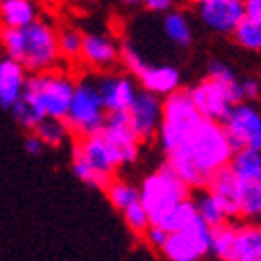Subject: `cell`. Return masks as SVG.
I'll list each match as a JSON object with an SVG mask.
<instances>
[{"label":"cell","mask_w":261,"mask_h":261,"mask_svg":"<svg viewBox=\"0 0 261 261\" xmlns=\"http://www.w3.org/2000/svg\"><path fill=\"white\" fill-rule=\"evenodd\" d=\"M234 146L220 121L203 119L190 138L167 153V165L188 188H205L217 169L230 165Z\"/></svg>","instance_id":"obj_1"},{"label":"cell","mask_w":261,"mask_h":261,"mask_svg":"<svg viewBox=\"0 0 261 261\" xmlns=\"http://www.w3.org/2000/svg\"><path fill=\"white\" fill-rule=\"evenodd\" d=\"M0 46L9 59L34 73L53 69L61 57L57 30L46 19H36L23 28H0Z\"/></svg>","instance_id":"obj_2"},{"label":"cell","mask_w":261,"mask_h":261,"mask_svg":"<svg viewBox=\"0 0 261 261\" xmlns=\"http://www.w3.org/2000/svg\"><path fill=\"white\" fill-rule=\"evenodd\" d=\"M203 121L201 113L194 107L188 90H176L165 96L163 100V113H161V125H159V144L165 150V155L173 148L184 144L190 134L199 127Z\"/></svg>","instance_id":"obj_3"},{"label":"cell","mask_w":261,"mask_h":261,"mask_svg":"<svg viewBox=\"0 0 261 261\" xmlns=\"http://www.w3.org/2000/svg\"><path fill=\"white\" fill-rule=\"evenodd\" d=\"M75 82L61 71H38L28 77V86L23 96L36 107L42 117H57L65 119L67 109L73 96Z\"/></svg>","instance_id":"obj_4"},{"label":"cell","mask_w":261,"mask_h":261,"mask_svg":"<svg viewBox=\"0 0 261 261\" xmlns=\"http://www.w3.org/2000/svg\"><path fill=\"white\" fill-rule=\"evenodd\" d=\"M211 253L220 261H261V226L249 220L211 228Z\"/></svg>","instance_id":"obj_5"},{"label":"cell","mask_w":261,"mask_h":261,"mask_svg":"<svg viewBox=\"0 0 261 261\" xmlns=\"http://www.w3.org/2000/svg\"><path fill=\"white\" fill-rule=\"evenodd\" d=\"M138 192H140L142 207L150 215V222L157 224L173 205L188 199L190 188L178 178V173L165 163L157 171L148 173L142 180Z\"/></svg>","instance_id":"obj_6"},{"label":"cell","mask_w":261,"mask_h":261,"mask_svg":"<svg viewBox=\"0 0 261 261\" xmlns=\"http://www.w3.org/2000/svg\"><path fill=\"white\" fill-rule=\"evenodd\" d=\"M105 119H107V111L96 90V84L88 80L77 82L73 88L67 115H65V123H67L69 132L75 134L77 138L90 136L94 132H100Z\"/></svg>","instance_id":"obj_7"},{"label":"cell","mask_w":261,"mask_h":261,"mask_svg":"<svg viewBox=\"0 0 261 261\" xmlns=\"http://www.w3.org/2000/svg\"><path fill=\"white\" fill-rule=\"evenodd\" d=\"M159 253L165 261H203L211 253V228L197 215L182 230L167 232Z\"/></svg>","instance_id":"obj_8"},{"label":"cell","mask_w":261,"mask_h":261,"mask_svg":"<svg viewBox=\"0 0 261 261\" xmlns=\"http://www.w3.org/2000/svg\"><path fill=\"white\" fill-rule=\"evenodd\" d=\"M226 134L234 146L238 148H255L261 150V111L253 102H236L230 113L222 121Z\"/></svg>","instance_id":"obj_9"},{"label":"cell","mask_w":261,"mask_h":261,"mask_svg":"<svg viewBox=\"0 0 261 261\" xmlns=\"http://www.w3.org/2000/svg\"><path fill=\"white\" fill-rule=\"evenodd\" d=\"M188 94L197 107V111L201 113L203 119H211V121H224V117L230 113V109L238 102L236 100V86H224L220 82L213 80H203L197 86L188 88Z\"/></svg>","instance_id":"obj_10"},{"label":"cell","mask_w":261,"mask_h":261,"mask_svg":"<svg viewBox=\"0 0 261 261\" xmlns=\"http://www.w3.org/2000/svg\"><path fill=\"white\" fill-rule=\"evenodd\" d=\"M102 136L107 138L109 146L113 148L119 165L134 163L140 155V140L129 125L127 113H107V119L100 127Z\"/></svg>","instance_id":"obj_11"},{"label":"cell","mask_w":261,"mask_h":261,"mask_svg":"<svg viewBox=\"0 0 261 261\" xmlns=\"http://www.w3.org/2000/svg\"><path fill=\"white\" fill-rule=\"evenodd\" d=\"M125 113H127L129 125H132L134 134L138 136L140 142H148L157 138L159 125H161V113H163L161 96L146 90H138L134 102L129 105Z\"/></svg>","instance_id":"obj_12"},{"label":"cell","mask_w":261,"mask_h":261,"mask_svg":"<svg viewBox=\"0 0 261 261\" xmlns=\"http://www.w3.org/2000/svg\"><path fill=\"white\" fill-rule=\"evenodd\" d=\"M245 0H209L205 5H199V19L209 32L226 36L236 30L245 17Z\"/></svg>","instance_id":"obj_13"},{"label":"cell","mask_w":261,"mask_h":261,"mask_svg":"<svg viewBox=\"0 0 261 261\" xmlns=\"http://www.w3.org/2000/svg\"><path fill=\"white\" fill-rule=\"evenodd\" d=\"M94 84L107 113L127 111L138 94V86L134 77H129L125 73H102Z\"/></svg>","instance_id":"obj_14"},{"label":"cell","mask_w":261,"mask_h":261,"mask_svg":"<svg viewBox=\"0 0 261 261\" xmlns=\"http://www.w3.org/2000/svg\"><path fill=\"white\" fill-rule=\"evenodd\" d=\"M73 159L84 161L86 165H90L92 169L100 171L102 176H109V178H111L113 171L119 167L113 148L109 146L102 132H94L90 136H82L80 142L73 146Z\"/></svg>","instance_id":"obj_15"},{"label":"cell","mask_w":261,"mask_h":261,"mask_svg":"<svg viewBox=\"0 0 261 261\" xmlns=\"http://www.w3.org/2000/svg\"><path fill=\"white\" fill-rule=\"evenodd\" d=\"M119 44L107 34H88L84 36L80 59L92 69L107 71L119 61Z\"/></svg>","instance_id":"obj_16"},{"label":"cell","mask_w":261,"mask_h":261,"mask_svg":"<svg viewBox=\"0 0 261 261\" xmlns=\"http://www.w3.org/2000/svg\"><path fill=\"white\" fill-rule=\"evenodd\" d=\"M28 69L21 63L5 57L0 61V107L11 109L25 92Z\"/></svg>","instance_id":"obj_17"},{"label":"cell","mask_w":261,"mask_h":261,"mask_svg":"<svg viewBox=\"0 0 261 261\" xmlns=\"http://www.w3.org/2000/svg\"><path fill=\"white\" fill-rule=\"evenodd\" d=\"M205 190L211 192L213 197L222 203L228 217H238V180L228 165L217 169L207 180Z\"/></svg>","instance_id":"obj_18"},{"label":"cell","mask_w":261,"mask_h":261,"mask_svg":"<svg viewBox=\"0 0 261 261\" xmlns=\"http://www.w3.org/2000/svg\"><path fill=\"white\" fill-rule=\"evenodd\" d=\"M142 90L153 92L157 96H167L180 88V71L171 65H146L144 71L138 75Z\"/></svg>","instance_id":"obj_19"},{"label":"cell","mask_w":261,"mask_h":261,"mask_svg":"<svg viewBox=\"0 0 261 261\" xmlns=\"http://www.w3.org/2000/svg\"><path fill=\"white\" fill-rule=\"evenodd\" d=\"M232 36L241 48L251 53L261 50V0H249L245 17L236 25Z\"/></svg>","instance_id":"obj_20"},{"label":"cell","mask_w":261,"mask_h":261,"mask_svg":"<svg viewBox=\"0 0 261 261\" xmlns=\"http://www.w3.org/2000/svg\"><path fill=\"white\" fill-rule=\"evenodd\" d=\"M36 19V0H0V25L3 28H23Z\"/></svg>","instance_id":"obj_21"},{"label":"cell","mask_w":261,"mask_h":261,"mask_svg":"<svg viewBox=\"0 0 261 261\" xmlns=\"http://www.w3.org/2000/svg\"><path fill=\"white\" fill-rule=\"evenodd\" d=\"M238 217L261 220V180H238Z\"/></svg>","instance_id":"obj_22"},{"label":"cell","mask_w":261,"mask_h":261,"mask_svg":"<svg viewBox=\"0 0 261 261\" xmlns=\"http://www.w3.org/2000/svg\"><path fill=\"white\" fill-rule=\"evenodd\" d=\"M163 32L167 36V40L171 44H176L180 48H186L192 44V25H190V19L182 13V11H176L171 9L165 13L163 17Z\"/></svg>","instance_id":"obj_23"},{"label":"cell","mask_w":261,"mask_h":261,"mask_svg":"<svg viewBox=\"0 0 261 261\" xmlns=\"http://www.w3.org/2000/svg\"><path fill=\"white\" fill-rule=\"evenodd\" d=\"M238 180H261V150L238 148L228 165Z\"/></svg>","instance_id":"obj_24"},{"label":"cell","mask_w":261,"mask_h":261,"mask_svg":"<svg viewBox=\"0 0 261 261\" xmlns=\"http://www.w3.org/2000/svg\"><path fill=\"white\" fill-rule=\"evenodd\" d=\"M194 201V209H197V215L201 217V220L209 226V228H215V226H222L226 224L230 217L226 213V209L222 207V203L217 201L211 192H201L197 199H192Z\"/></svg>","instance_id":"obj_25"},{"label":"cell","mask_w":261,"mask_h":261,"mask_svg":"<svg viewBox=\"0 0 261 261\" xmlns=\"http://www.w3.org/2000/svg\"><path fill=\"white\" fill-rule=\"evenodd\" d=\"M194 217H197V209H194V201L188 197V199L180 201L178 205H173L157 222V226H161L165 232H176V230H182L184 226H188Z\"/></svg>","instance_id":"obj_26"},{"label":"cell","mask_w":261,"mask_h":261,"mask_svg":"<svg viewBox=\"0 0 261 261\" xmlns=\"http://www.w3.org/2000/svg\"><path fill=\"white\" fill-rule=\"evenodd\" d=\"M34 134L42 140L44 146H61L69 136V127L65 123V119H57V117H44L40 119L38 125L34 127Z\"/></svg>","instance_id":"obj_27"},{"label":"cell","mask_w":261,"mask_h":261,"mask_svg":"<svg viewBox=\"0 0 261 261\" xmlns=\"http://www.w3.org/2000/svg\"><path fill=\"white\" fill-rule=\"evenodd\" d=\"M107 199L111 201V205L119 211H123L127 205H132L136 201H140V192L134 184L123 182V180H111L105 188Z\"/></svg>","instance_id":"obj_28"},{"label":"cell","mask_w":261,"mask_h":261,"mask_svg":"<svg viewBox=\"0 0 261 261\" xmlns=\"http://www.w3.org/2000/svg\"><path fill=\"white\" fill-rule=\"evenodd\" d=\"M57 42H59V53L65 59H80L82 55V44H84V34L75 28H67L63 32H57Z\"/></svg>","instance_id":"obj_29"},{"label":"cell","mask_w":261,"mask_h":261,"mask_svg":"<svg viewBox=\"0 0 261 261\" xmlns=\"http://www.w3.org/2000/svg\"><path fill=\"white\" fill-rule=\"evenodd\" d=\"M121 213H123L125 226L132 230L136 236H142V234L146 232V228L153 224V222H150V215L146 213V209L142 207L140 201H136V203H132V205H127Z\"/></svg>","instance_id":"obj_30"},{"label":"cell","mask_w":261,"mask_h":261,"mask_svg":"<svg viewBox=\"0 0 261 261\" xmlns=\"http://www.w3.org/2000/svg\"><path fill=\"white\" fill-rule=\"evenodd\" d=\"M73 173L75 176L84 182V184H88V186H92V188H107V184L111 182V178L109 176H102L100 171H96V169H92L90 165H86L84 161H77V159H73Z\"/></svg>","instance_id":"obj_31"},{"label":"cell","mask_w":261,"mask_h":261,"mask_svg":"<svg viewBox=\"0 0 261 261\" xmlns=\"http://www.w3.org/2000/svg\"><path fill=\"white\" fill-rule=\"evenodd\" d=\"M207 77L213 80V82H220L224 86H230V88H234L236 82H238L234 69L230 67V65H226L224 61H211L209 67H207Z\"/></svg>","instance_id":"obj_32"},{"label":"cell","mask_w":261,"mask_h":261,"mask_svg":"<svg viewBox=\"0 0 261 261\" xmlns=\"http://www.w3.org/2000/svg\"><path fill=\"white\" fill-rule=\"evenodd\" d=\"M261 96V82L255 77H245L236 82V100L238 102H253Z\"/></svg>","instance_id":"obj_33"},{"label":"cell","mask_w":261,"mask_h":261,"mask_svg":"<svg viewBox=\"0 0 261 261\" xmlns=\"http://www.w3.org/2000/svg\"><path fill=\"white\" fill-rule=\"evenodd\" d=\"M119 59L123 61V65H125V69L132 73L134 77H138L142 71H144V67H146V61L140 57V53L136 50V48H132V46H123L121 48V53H119Z\"/></svg>","instance_id":"obj_34"},{"label":"cell","mask_w":261,"mask_h":261,"mask_svg":"<svg viewBox=\"0 0 261 261\" xmlns=\"http://www.w3.org/2000/svg\"><path fill=\"white\" fill-rule=\"evenodd\" d=\"M142 238L146 241V245H148L150 249L159 251V249L163 247V243H165V238H167V232H165L161 226H157V224H150V226L146 228V232L142 234Z\"/></svg>","instance_id":"obj_35"},{"label":"cell","mask_w":261,"mask_h":261,"mask_svg":"<svg viewBox=\"0 0 261 261\" xmlns=\"http://www.w3.org/2000/svg\"><path fill=\"white\" fill-rule=\"evenodd\" d=\"M142 5L153 13H167L171 9H176L178 0H142Z\"/></svg>","instance_id":"obj_36"},{"label":"cell","mask_w":261,"mask_h":261,"mask_svg":"<svg viewBox=\"0 0 261 261\" xmlns=\"http://www.w3.org/2000/svg\"><path fill=\"white\" fill-rule=\"evenodd\" d=\"M25 150H28V155H32V157H40L42 150H44V144H42V140L36 134H32V136L25 138Z\"/></svg>","instance_id":"obj_37"},{"label":"cell","mask_w":261,"mask_h":261,"mask_svg":"<svg viewBox=\"0 0 261 261\" xmlns=\"http://www.w3.org/2000/svg\"><path fill=\"white\" fill-rule=\"evenodd\" d=\"M119 3L125 7H136V5H142V0H119Z\"/></svg>","instance_id":"obj_38"},{"label":"cell","mask_w":261,"mask_h":261,"mask_svg":"<svg viewBox=\"0 0 261 261\" xmlns=\"http://www.w3.org/2000/svg\"><path fill=\"white\" fill-rule=\"evenodd\" d=\"M190 3H192V5H197V7H199V5H205V3H209V0H190Z\"/></svg>","instance_id":"obj_39"},{"label":"cell","mask_w":261,"mask_h":261,"mask_svg":"<svg viewBox=\"0 0 261 261\" xmlns=\"http://www.w3.org/2000/svg\"><path fill=\"white\" fill-rule=\"evenodd\" d=\"M245 3H249V0H245Z\"/></svg>","instance_id":"obj_40"},{"label":"cell","mask_w":261,"mask_h":261,"mask_svg":"<svg viewBox=\"0 0 261 261\" xmlns=\"http://www.w3.org/2000/svg\"><path fill=\"white\" fill-rule=\"evenodd\" d=\"M259 226H261V222H259Z\"/></svg>","instance_id":"obj_41"}]
</instances>
